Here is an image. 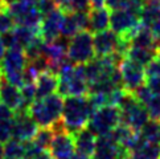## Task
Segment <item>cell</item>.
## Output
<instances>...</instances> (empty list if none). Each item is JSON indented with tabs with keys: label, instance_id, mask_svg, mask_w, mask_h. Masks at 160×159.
Returning <instances> with one entry per match:
<instances>
[{
	"label": "cell",
	"instance_id": "cell-2",
	"mask_svg": "<svg viewBox=\"0 0 160 159\" xmlns=\"http://www.w3.org/2000/svg\"><path fill=\"white\" fill-rule=\"evenodd\" d=\"M62 107L64 97L58 93H53L45 98L35 100L28 109V113L38 127H50L61 119Z\"/></svg>",
	"mask_w": 160,
	"mask_h": 159
},
{
	"label": "cell",
	"instance_id": "cell-23",
	"mask_svg": "<svg viewBox=\"0 0 160 159\" xmlns=\"http://www.w3.org/2000/svg\"><path fill=\"white\" fill-rule=\"evenodd\" d=\"M53 137H54V130L52 127H38L32 142L40 150H49Z\"/></svg>",
	"mask_w": 160,
	"mask_h": 159
},
{
	"label": "cell",
	"instance_id": "cell-13",
	"mask_svg": "<svg viewBox=\"0 0 160 159\" xmlns=\"http://www.w3.org/2000/svg\"><path fill=\"white\" fill-rule=\"evenodd\" d=\"M62 20H64V11H61L60 8H56L48 15L42 16L38 33L45 43L52 41L61 35Z\"/></svg>",
	"mask_w": 160,
	"mask_h": 159
},
{
	"label": "cell",
	"instance_id": "cell-7",
	"mask_svg": "<svg viewBox=\"0 0 160 159\" xmlns=\"http://www.w3.org/2000/svg\"><path fill=\"white\" fill-rule=\"evenodd\" d=\"M140 19L139 16L131 12L127 9H117L111 11L110 13V28L119 35L122 40L130 43L131 37L135 35V32L138 31L140 27Z\"/></svg>",
	"mask_w": 160,
	"mask_h": 159
},
{
	"label": "cell",
	"instance_id": "cell-39",
	"mask_svg": "<svg viewBox=\"0 0 160 159\" xmlns=\"http://www.w3.org/2000/svg\"><path fill=\"white\" fill-rule=\"evenodd\" d=\"M158 2H160V0H158Z\"/></svg>",
	"mask_w": 160,
	"mask_h": 159
},
{
	"label": "cell",
	"instance_id": "cell-18",
	"mask_svg": "<svg viewBox=\"0 0 160 159\" xmlns=\"http://www.w3.org/2000/svg\"><path fill=\"white\" fill-rule=\"evenodd\" d=\"M159 54L156 48H142V47H130L124 57L132 60L142 66H147L150 62Z\"/></svg>",
	"mask_w": 160,
	"mask_h": 159
},
{
	"label": "cell",
	"instance_id": "cell-28",
	"mask_svg": "<svg viewBox=\"0 0 160 159\" xmlns=\"http://www.w3.org/2000/svg\"><path fill=\"white\" fill-rule=\"evenodd\" d=\"M57 7H56L53 0H37V9L40 11V13L42 16L48 15L49 12H52Z\"/></svg>",
	"mask_w": 160,
	"mask_h": 159
},
{
	"label": "cell",
	"instance_id": "cell-10",
	"mask_svg": "<svg viewBox=\"0 0 160 159\" xmlns=\"http://www.w3.org/2000/svg\"><path fill=\"white\" fill-rule=\"evenodd\" d=\"M38 126L28 111H16L12 118V138L18 141H32Z\"/></svg>",
	"mask_w": 160,
	"mask_h": 159
},
{
	"label": "cell",
	"instance_id": "cell-3",
	"mask_svg": "<svg viewBox=\"0 0 160 159\" xmlns=\"http://www.w3.org/2000/svg\"><path fill=\"white\" fill-rule=\"evenodd\" d=\"M118 107L121 110V122L127 125L134 131H140L144 123L150 119L146 106L130 92H126Z\"/></svg>",
	"mask_w": 160,
	"mask_h": 159
},
{
	"label": "cell",
	"instance_id": "cell-19",
	"mask_svg": "<svg viewBox=\"0 0 160 159\" xmlns=\"http://www.w3.org/2000/svg\"><path fill=\"white\" fill-rule=\"evenodd\" d=\"M139 19L143 25L151 28L158 20H160V2H158V0H147L142 7Z\"/></svg>",
	"mask_w": 160,
	"mask_h": 159
},
{
	"label": "cell",
	"instance_id": "cell-20",
	"mask_svg": "<svg viewBox=\"0 0 160 159\" xmlns=\"http://www.w3.org/2000/svg\"><path fill=\"white\" fill-rule=\"evenodd\" d=\"M130 47H142V48H156L155 38L150 27L140 24L138 31L130 40Z\"/></svg>",
	"mask_w": 160,
	"mask_h": 159
},
{
	"label": "cell",
	"instance_id": "cell-35",
	"mask_svg": "<svg viewBox=\"0 0 160 159\" xmlns=\"http://www.w3.org/2000/svg\"><path fill=\"white\" fill-rule=\"evenodd\" d=\"M0 159H4V146L0 142Z\"/></svg>",
	"mask_w": 160,
	"mask_h": 159
},
{
	"label": "cell",
	"instance_id": "cell-11",
	"mask_svg": "<svg viewBox=\"0 0 160 159\" xmlns=\"http://www.w3.org/2000/svg\"><path fill=\"white\" fill-rule=\"evenodd\" d=\"M94 50L95 56L98 57H105L112 53H118L119 44H121V37L111 29H106L93 35Z\"/></svg>",
	"mask_w": 160,
	"mask_h": 159
},
{
	"label": "cell",
	"instance_id": "cell-17",
	"mask_svg": "<svg viewBox=\"0 0 160 159\" xmlns=\"http://www.w3.org/2000/svg\"><path fill=\"white\" fill-rule=\"evenodd\" d=\"M89 25L88 31L91 33H98L108 29L110 27V11L106 7L102 8H91L89 11Z\"/></svg>",
	"mask_w": 160,
	"mask_h": 159
},
{
	"label": "cell",
	"instance_id": "cell-37",
	"mask_svg": "<svg viewBox=\"0 0 160 159\" xmlns=\"http://www.w3.org/2000/svg\"><path fill=\"white\" fill-rule=\"evenodd\" d=\"M3 2H4V3H5V5H7V7H8V5H11L12 3H15L16 0H3Z\"/></svg>",
	"mask_w": 160,
	"mask_h": 159
},
{
	"label": "cell",
	"instance_id": "cell-1",
	"mask_svg": "<svg viewBox=\"0 0 160 159\" xmlns=\"http://www.w3.org/2000/svg\"><path fill=\"white\" fill-rule=\"evenodd\" d=\"M95 107L88 95H70L64 98L61 121L68 133L76 134L86 127Z\"/></svg>",
	"mask_w": 160,
	"mask_h": 159
},
{
	"label": "cell",
	"instance_id": "cell-22",
	"mask_svg": "<svg viewBox=\"0 0 160 159\" xmlns=\"http://www.w3.org/2000/svg\"><path fill=\"white\" fill-rule=\"evenodd\" d=\"M4 159H25V142L11 138L4 145Z\"/></svg>",
	"mask_w": 160,
	"mask_h": 159
},
{
	"label": "cell",
	"instance_id": "cell-38",
	"mask_svg": "<svg viewBox=\"0 0 160 159\" xmlns=\"http://www.w3.org/2000/svg\"><path fill=\"white\" fill-rule=\"evenodd\" d=\"M0 74H2V70H0Z\"/></svg>",
	"mask_w": 160,
	"mask_h": 159
},
{
	"label": "cell",
	"instance_id": "cell-30",
	"mask_svg": "<svg viewBox=\"0 0 160 159\" xmlns=\"http://www.w3.org/2000/svg\"><path fill=\"white\" fill-rule=\"evenodd\" d=\"M15 113L9 109L8 106H5L4 104L0 102V121H8V119L13 118Z\"/></svg>",
	"mask_w": 160,
	"mask_h": 159
},
{
	"label": "cell",
	"instance_id": "cell-29",
	"mask_svg": "<svg viewBox=\"0 0 160 159\" xmlns=\"http://www.w3.org/2000/svg\"><path fill=\"white\" fill-rule=\"evenodd\" d=\"M146 85L150 90L160 97V76H151V77H147V81H146Z\"/></svg>",
	"mask_w": 160,
	"mask_h": 159
},
{
	"label": "cell",
	"instance_id": "cell-34",
	"mask_svg": "<svg viewBox=\"0 0 160 159\" xmlns=\"http://www.w3.org/2000/svg\"><path fill=\"white\" fill-rule=\"evenodd\" d=\"M5 52H7V48H5V45L3 44V41H2V38H0V61L3 60V57H4V54H5Z\"/></svg>",
	"mask_w": 160,
	"mask_h": 159
},
{
	"label": "cell",
	"instance_id": "cell-36",
	"mask_svg": "<svg viewBox=\"0 0 160 159\" xmlns=\"http://www.w3.org/2000/svg\"><path fill=\"white\" fill-rule=\"evenodd\" d=\"M4 9H7V5H5V3L3 0H0V12H3Z\"/></svg>",
	"mask_w": 160,
	"mask_h": 159
},
{
	"label": "cell",
	"instance_id": "cell-5",
	"mask_svg": "<svg viewBox=\"0 0 160 159\" xmlns=\"http://www.w3.org/2000/svg\"><path fill=\"white\" fill-rule=\"evenodd\" d=\"M27 57L21 49H7L3 60L0 61V70L7 81L21 88L24 85V69Z\"/></svg>",
	"mask_w": 160,
	"mask_h": 159
},
{
	"label": "cell",
	"instance_id": "cell-16",
	"mask_svg": "<svg viewBox=\"0 0 160 159\" xmlns=\"http://www.w3.org/2000/svg\"><path fill=\"white\" fill-rule=\"evenodd\" d=\"M74 146H76V152L82 155H86L89 158L93 156L97 145V135L91 133L88 127L81 129L76 134H73Z\"/></svg>",
	"mask_w": 160,
	"mask_h": 159
},
{
	"label": "cell",
	"instance_id": "cell-33",
	"mask_svg": "<svg viewBox=\"0 0 160 159\" xmlns=\"http://www.w3.org/2000/svg\"><path fill=\"white\" fill-rule=\"evenodd\" d=\"M91 8H102L105 7V0H89Z\"/></svg>",
	"mask_w": 160,
	"mask_h": 159
},
{
	"label": "cell",
	"instance_id": "cell-14",
	"mask_svg": "<svg viewBox=\"0 0 160 159\" xmlns=\"http://www.w3.org/2000/svg\"><path fill=\"white\" fill-rule=\"evenodd\" d=\"M0 102L8 106L13 113L21 110L22 107L21 89L7 81L3 74H0Z\"/></svg>",
	"mask_w": 160,
	"mask_h": 159
},
{
	"label": "cell",
	"instance_id": "cell-15",
	"mask_svg": "<svg viewBox=\"0 0 160 159\" xmlns=\"http://www.w3.org/2000/svg\"><path fill=\"white\" fill-rule=\"evenodd\" d=\"M57 86H58V76L56 73H53L52 70L41 72L35 81L36 100L45 98L53 94L57 90Z\"/></svg>",
	"mask_w": 160,
	"mask_h": 159
},
{
	"label": "cell",
	"instance_id": "cell-27",
	"mask_svg": "<svg viewBox=\"0 0 160 159\" xmlns=\"http://www.w3.org/2000/svg\"><path fill=\"white\" fill-rule=\"evenodd\" d=\"M146 74H147V77L160 76V52L156 57L146 66Z\"/></svg>",
	"mask_w": 160,
	"mask_h": 159
},
{
	"label": "cell",
	"instance_id": "cell-32",
	"mask_svg": "<svg viewBox=\"0 0 160 159\" xmlns=\"http://www.w3.org/2000/svg\"><path fill=\"white\" fill-rule=\"evenodd\" d=\"M53 2H54V4H56V7H57V8H60L61 11L66 12V11H68V7H69L70 0H53Z\"/></svg>",
	"mask_w": 160,
	"mask_h": 159
},
{
	"label": "cell",
	"instance_id": "cell-24",
	"mask_svg": "<svg viewBox=\"0 0 160 159\" xmlns=\"http://www.w3.org/2000/svg\"><path fill=\"white\" fill-rule=\"evenodd\" d=\"M146 109L148 111V115H150V118L152 119H160V97L156 94H153L150 98H148V101L144 104Z\"/></svg>",
	"mask_w": 160,
	"mask_h": 159
},
{
	"label": "cell",
	"instance_id": "cell-4",
	"mask_svg": "<svg viewBox=\"0 0 160 159\" xmlns=\"http://www.w3.org/2000/svg\"><path fill=\"white\" fill-rule=\"evenodd\" d=\"M119 123H121L119 107L114 105H105L97 107L93 111L86 127L97 137H101V135L110 134Z\"/></svg>",
	"mask_w": 160,
	"mask_h": 159
},
{
	"label": "cell",
	"instance_id": "cell-12",
	"mask_svg": "<svg viewBox=\"0 0 160 159\" xmlns=\"http://www.w3.org/2000/svg\"><path fill=\"white\" fill-rule=\"evenodd\" d=\"M49 151L54 159H70L76 154L73 134L68 133L66 130L54 133L52 143L49 146Z\"/></svg>",
	"mask_w": 160,
	"mask_h": 159
},
{
	"label": "cell",
	"instance_id": "cell-8",
	"mask_svg": "<svg viewBox=\"0 0 160 159\" xmlns=\"http://www.w3.org/2000/svg\"><path fill=\"white\" fill-rule=\"evenodd\" d=\"M119 73H121L122 85L124 90H127L130 93H134L147 81L146 68L136 64L127 57H123L121 64H119Z\"/></svg>",
	"mask_w": 160,
	"mask_h": 159
},
{
	"label": "cell",
	"instance_id": "cell-9",
	"mask_svg": "<svg viewBox=\"0 0 160 159\" xmlns=\"http://www.w3.org/2000/svg\"><path fill=\"white\" fill-rule=\"evenodd\" d=\"M128 151L123 146L117 143L110 134L97 137L95 151L91 159H126Z\"/></svg>",
	"mask_w": 160,
	"mask_h": 159
},
{
	"label": "cell",
	"instance_id": "cell-6",
	"mask_svg": "<svg viewBox=\"0 0 160 159\" xmlns=\"http://www.w3.org/2000/svg\"><path fill=\"white\" fill-rule=\"evenodd\" d=\"M68 57L76 65L86 64L95 57L93 33L89 31H81L70 37L68 47Z\"/></svg>",
	"mask_w": 160,
	"mask_h": 159
},
{
	"label": "cell",
	"instance_id": "cell-21",
	"mask_svg": "<svg viewBox=\"0 0 160 159\" xmlns=\"http://www.w3.org/2000/svg\"><path fill=\"white\" fill-rule=\"evenodd\" d=\"M140 137L144 142L153 145H160V121L159 119L150 118L144 123V126L140 129Z\"/></svg>",
	"mask_w": 160,
	"mask_h": 159
},
{
	"label": "cell",
	"instance_id": "cell-31",
	"mask_svg": "<svg viewBox=\"0 0 160 159\" xmlns=\"http://www.w3.org/2000/svg\"><path fill=\"white\" fill-rule=\"evenodd\" d=\"M27 159H54V158H53L52 154H50L49 150H41V151H38L37 154L32 155V156L27 158Z\"/></svg>",
	"mask_w": 160,
	"mask_h": 159
},
{
	"label": "cell",
	"instance_id": "cell-25",
	"mask_svg": "<svg viewBox=\"0 0 160 159\" xmlns=\"http://www.w3.org/2000/svg\"><path fill=\"white\" fill-rule=\"evenodd\" d=\"M16 27V21L13 16L8 12V9H4L3 12H0V36L12 31Z\"/></svg>",
	"mask_w": 160,
	"mask_h": 159
},
{
	"label": "cell",
	"instance_id": "cell-40",
	"mask_svg": "<svg viewBox=\"0 0 160 159\" xmlns=\"http://www.w3.org/2000/svg\"><path fill=\"white\" fill-rule=\"evenodd\" d=\"M159 159H160V158H159Z\"/></svg>",
	"mask_w": 160,
	"mask_h": 159
},
{
	"label": "cell",
	"instance_id": "cell-26",
	"mask_svg": "<svg viewBox=\"0 0 160 159\" xmlns=\"http://www.w3.org/2000/svg\"><path fill=\"white\" fill-rule=\"evenodd\" d=\"M12 138V119L0 121V142L5 143Z\"/></svg>",
	"mask_w": 160,
	"mask_h": 159
}]
</instances>
